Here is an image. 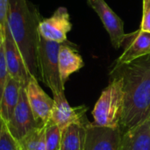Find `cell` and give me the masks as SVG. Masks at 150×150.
Segmentation results:
<instances>
[{
  "instance_id": "1",
  "label": "cell",
  "mask_w": 150,
  "mask_h": 150,
  "mask_svg": "<svg viewBox=\"0 0 150 150\" xmlns=\"http://www.w3.org/2000/svg\"><path fill=\"white\" fill-rule=\"evenodd\" d=\"M110 74L123 80L124 112L122 132L128 131L150 119V54L130 63L113 66Z\"/></svg>"
},
{
  "instance_id": "2",
  "label": "cell",
  "mask_w": 150,
  "mask_h": 150,
  "mask_svg": "<svg viewBox=\"0 0 150 150\" xmlns=\"http://www.w3.org/2000/svg\"><path fill=\"white\" fill-rule=\"evenodd\" d=\"M42 18L39 9L28 0H9L6 26L24 58L29 73L38 81L39 25Z\"/></svg>"
},
{
  "instance_id": "3",
  "label": "cell",
  "mask_w": 150,
  "mask_h": 150,
  "mask_svg": "<svg viewBox=\"0 0 150 150\" xmlns=\"http://www.w3.org/2000/svg\"><path fill=\"white\" fill-rule=\"evenodd\" d=\"M111 81L105 87L92 110L94 124L108 127L120 128L124 112L123 80L116 74H110Z\"/></svg>"
},
{
  "instance_id": "4",
  "label": "cell",
  "mask_w": 150,
  "mask_h": 150,
  "mask_svg": "<svg viewBox=\"0 0 150 150\" xmlns=\"http://www.w3.org/2000/svg\"><path fill=\"white\" fill-rule=\"evenodd\" d=\"M62 43L49 41L40 36L38 47V67L41 80L53 94L64 91L59 72L58 54Z\"/></svg>"
},
{
  "instance_id": "5",
  "label": "cell",
  "mask_w": 150,
  "mask_h": 150,
  "mask_svg": "<svg viewBox=\"0 0 150 150\" xmlns=\"http://www.w3.org/2000/svg\"><path fill=\"white\" fill-rule=\"evenodd\" d=\"M4 124L11 135L17 142L21 140L33 129L40 127L36 122L29 105L25 87L21 88L18 105L10 120Z\"/></svg>"
},
{
  "instance_id": "6",
  "label": "cell",
  "mask_w": 150,
  "mask_h": 150,
  "mask_svg": "<svg viewBox=\"0 0 150 150\" xmlns=\"http://www.w3.org/2000/svg\"><path fill=\"white\" fill-rule=\"evenodd\" d=\"M54 106L49 122L55 124L62 131L70 124L77 123L87 125L90 121L86 117L88 107L79 105L72 107L64 94V91L53 94Z\"/></svg>"
},
{
  "instance_id": "7",
  "label": "cell",
  "mask_w": 150,
  "mask_h": 150,
  "mask_svg": "<svg viewBox=\"0 0 150 150\" xmlns=\"http://www.w3.org/2000/svg\"><path fill=\"white\" fill-rule=\"evenodd\" d=\"M72 29V24L67 8L59 7L53 15L42 18L39 25V34L43 39L57 43L68 41L67 35Z\"/></svg>"
},
{
  "instance_id": "8",
  "label": "cell",
  "mask_w": 150,
  "mask_h": 150,
  "mask_svg": "<svg viewBox=\"0 0 150 150\" xmlns=\"http://www.w3.org/2000/svg\"><path fill=\"white\" fill-rule=\"evenodd\" d=\"M121 136V128L112 129L89 122L84 150H120Z\"/></svg>"
},
{
  "instance_id": "9",
  "label": "cell",
  "mask_w": 150,
  "mask_h": 150,
  "mask_svg": "<svg viewBox=\"0 0 150 150\" xmlns=\"http://www.w3.org/2000/svg\"><path fill=\"white\" fill-rule=\"evenodd\" d=\"M89 5L98 13L105 30L107 31L111 42L115 49H119L126 38L123 20L110 8L105 0H87Z\"/></svg>"
},
{
  "instance_id": "10",
  "label": "cell",
  "mask_w": 150,
  "mask_h": 150,
  "mask_svg": "<svg viewBox=\"0 0 150 150\" xmlns=\"http://www.w3.org/2000/svg\"><path fill=\"white\" fill-rule=\"evenodd\" d=\"M27 100L34 119L39 126H46L51 117L54 99L51 98L40 86L38 80L33 77L25 87Z\"/></svg>"
},
{
  "instance_id": "11",
  "label": "cell",
  "mask_w": 150,
  "mask_h": 150,
  "mask_svg": "<svg viewBox=\"0 0 150 150\" xmlns=\"http://www.w3.org/2000/svg\"><path fill=\"white\" fill-rule=\"evenodd\" d=\"M4 47L9 76L19 82L22 86L26 87L29 81L33 76H32L29 73L24 58L11 38L7 26L4 31Z\"/></svg>"
},
{
  "instance_id": "12",
  "label": "cell",
  "mask_w": 150,
  "mask_h": 150,
  "mask_svg": "<svg viewBox=\"0 0 150 150\" xmlns=\"http://www.w3.org/2000/svg\"><path fill=\"white\" fill-rule=\"evenodd\" d=\"M122 46H124V51L113 66L127 64L138 58L150 54V33L139 29L127 34Z\"/></svg>"
},
{
  "instance_id": "13",
  "label": "cell",
  "mask_w": 150,
  "mask_h": 150,
  "mask_svg": "<svg viewBox=\"0 0 150 150\" xmlns=\"http://www.w3.org/2000/svg\"><path fill=\"white\" fill-rule=\"evenodd\" d=\"M58 63L61 80L64 85L73 73L77 72L84 66L83 58L78 53L76 45L69 40L62 43L58 54Z\"/></svg>"
},
{
  "instance_id": "14",
  "label": "cell",
  "mask_w": 150,
  "mask_h": 150,
  "mask_svg": "<svg viewBox=\"0 0 150 150\" xmlns=\"http://www.w3.org/2000/svg\"><path fill=\"white\" fill-rule=\"evenodd\" d=\"M120 150H150V119L122 134Z\"/></svg>"
},
{
  "instance_id": "15",
  "label": "cell",
  "mask_w": 150,
  "mask_h": 150,
  "mask_svg": "<svg viewBox=\"0 0 150 150\" xmlns=\"http://www.w3.org/2000/svg\"><path fill=\"white\" fill-rule=\"evenodd\" d=\"M22 84L11 77H8L0 100V116L6 123L11 117L19 99Z\"/></svg>"
},
{
  "instance_id": "16",
  "label": "cell",
  "mask_w": 150,
  "mask_h": 150,
  "mask_svg": "<svg viewBox=\"0 0 150 150\" xmlns=\"http://www.w3.org/2000/svg\"><path fill=\"white\" fill-rule=\"evenodd\" d=\"M86 126L74 123L65 127L62 131L60 150H84Z\"/></svg>"
},
{
  "instance_id": "17",
  "label": "cell",
  "mask_w": 150,
  "mask_h": 150,
  "mask_svg": "<svg viewBox=\"0 0 150 150\" xmlns=\"http://www.w3.org/2000/svg\"><path fill=\"white\" fill-rule=\"evenodd\" d=\"M46 126L38 127L18 142L20 150H47L45 139Z\"/></svg>"
},
{
  "instance_id": "18",
  "label": "cell",
  "mask_w": 150,
  "mask_h": 150,
  "mask_svg": "<svg viewBox=\"0 0 150 150\" xmlns=\"http://www.w3.org/2000/svg\"><path fill=\"white\" fill-rule=\"evenodd\" d=\"M45 139L47 150H60L62 141V130L54 123L46 125Z\"/></svg>"
},
{
  "instance_id": "19",
  "label": "cell",
  "mask_w": 150,
  "mask_h": 150,
  "mask_svg": "<svg viewBox=\"0 0 150 150\" xmlns=\"http://www.w3.org/2000/svg\"><path fill=\"white\" fill-rule=\"evenodd\" d=\"M4 30L0 29V100L2 98L3 91L4 90L7 79L9 77L8 69L5 62L4 56Z\"/></svg>"
},
{
  "instance_id": "20",
  "label": "cell",
  "mask_w": 150,
  "mask_h": 150,
  "mask_svg": "<svg viewBox=\"0 0 150 150\" xmlns=\"http://www.w3.org/2000/svg\"><path fill=\"white\" fill-rule=\"evenodd\" d=\"M0 150H19L18 142L13 139L4 124L3 126L0 138Z\"/></svg>"
},
{
  "instance_id": "21",
  "label": "cell",
  "mask_w": 150,
  "mask_h": 150,
  "mask_svg": "<svg viewBox=\"0 0 150 150\" xmlns=\"http://www.w3.org/2000/svg\"><path fill=\"white\" fill-rule=\"evenodd\" d=\"M140 29L150 33V0H142V18Z\"/></svg>"
},
{
  "instance_id": "22",
  "label": "cell",
  "mask_w": 150,
  "mask_h": 150,
  "mask_svg": "<svg viewBox=\"0 0 150 150\" xmlns=\"http://www.w3.org/2000/svg\"><path fill=\"white\" fill-rule=\"evenodd\" d=\"M9 0H0V29L4 30L7 25Z\"/></svg>"
},
{
  "instance_id": "23",
  "label": "cell",
  "mask_w": 150,
  "mask_h": 150,
  "mask_svg": "<svg viewBox=\"0 0 150 150\" xmlns=\"http://www.w3.org/2000/svg\"><path fill=\"white\" fill-rule=\"evenodd\" d=\"M3 126H4V121L0 116V138H1V134H2V129H3Z\"/></svg>"
},
{
  "instance_id": "24",
  "label": "cell",
  "mask_w": 150,
  "mask_h": 150,
  "mask_svg": "<svg viewBox=\"0 0 150 150\" xmlns=\"http://www.w3.org/2000/svg\"><path fill=\"white\" fill-rule=\"evenodd\" d=\"M19 150H20V149H19Z\"/></svg>"
}]
</instances>
